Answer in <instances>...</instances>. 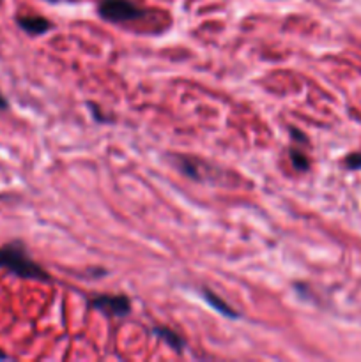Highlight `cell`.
Here are the masks:
<instances>
[{"mask_svg":"<svg viewBox=\"0 0 361 362\" xmlns=\"http://www.w3.org/2000/svg\"><path fill=\"white\" fill-rule=\"evenodd\" d=\"M0 267L7 269L14 276L35 281H48L50 276L28 257L27 250L20 243H11L0 247Z\"/></svg>","mask_w":361,"mask_h":362,"instance_id":"cell-1","label":"cell"},{"mask_svg":"<svg viewBox=\"0 0 361 362\" xmlns=\"http://www.w3.org/2000/svg\"><path fill=\"white\" fill-rule=\"evenodd\" d=\"M99 16L110 23H126V21L138 20L145 14L142 7L131 0H101L98 6Z\"/></svg>","mask_w":361,"mask_h":362,"instance_id":"cell-2","label":"cell"},{"mask_svg":"<svg viewBox=\"0 0 361 362\" xmlns=\"http://www.w3.org/2000/svg\"><path fill=\"white\" fill-rule=\"evenodd\" d=\"M91 306L112 318H124L131 313V300L126 296H98L91 300Z\"/></svg>","mask_w":361,"mask_h":362,"instance_id":"cell-3","label":"cell"},{"mask_svg":"<svg viewBox=\"0 0 361 362\" xmlns=\"http://www.w3.org/2000/svg\"><path fill=\"white\" fill-rule=\"evenodd\" d=\"M16 21L21 30H25L30 35H42L52 30L50 20H46L42 16H20Z\"/></svg>","mask_w":361,"mask_h":362,"instance_id":"cell-4","label":"cell"},{"mask_svg":"<svg viewBox=\"0 0 361 362\" xmlns=\"http://www.w3.org/2000/svg\"><path fill=\"white\" fill-rule=\"evenodd\" d=\"M202 297H204V300L212 308V310L218 311V313L223 315V317L232 318V320L239 318V313H237V311H234L232 308L225 303V300L219 299V297L216 296V293H212L211 290H204V292H202Z\"/></svg>","mask_w":361,"mask_h":362,"instance_id":"cell-5","label":"cell"},{"mask_svg":"<svg viewBox=\"0 0 361 362\" xmlns=\"http://www.w3.org/2000/svg\"><path fill=\"white\" fill-rule=\"evenodd\" d=\"M152 332H154L159 339H163V341H165L170 349L177 350V352H183L184 350V339L180 338L177 332L170 331V329H166V327H156Z\"/></svg>","mask_w":361,"mask_h":362,"instance_id":"cell-6","label":"cell"},{"mask_svg":"<svg viewBox=\"0 0 361 362\" xmlns=\"http://www.w3.org/2000/svg\"><path fill=\"white\" fill-rule=\"evenodd\" d=\"M290 163H292V168L296 170V172H306V170L310 168L308 158L303 152L297 151V148H292V151H290Z\"/></svg>","mask_w":361,"mask_h":362,"instance_id":"cell-7","label":"cell"},{"mask_svg":"<svg viewBox=\"0 0 361 362\" xmlns=\"http://www.w3.org/2000/svg\"><path fill=\"white\" fill-rule=\"evenodd\" d=\"M345 168L347 170H361V151L347 156V158H345Z\"/></svg>","mask_w":361,"mask_h":362,"instance_id":"cell-8","label":"cell"},{"mask_svg":"<svg viewBox=\"0 0 361 362\" xmlns=\"http://www.w3.org/2000/svg\"><path fill=\"white\" fill-rule=\"evenodd\" d=\"M7 106H9V105H7V99L4 98L2 94H0V110H6Z\"/></svg>","mask_w":361,"mask_h":362,"instance_id":"cell-9","label":"cell"},{"mask_svg":"<svg viewBox=\"0 0 361 362\" xmlns=\"http://www.w3.org/2000/svg\"><path fill=\"white\" fill-rule=\"evenodd\" d=\"M4 359H7V356H6V354L0 352V361H4Z\"/></svg>","mask_w":361,"mask_h":362,"instance_id":"cell-10","label":"cell"},{"mask_svg":"<svg viewBox=\"0 0 361 362\" xmlns=\"http://www.w3.org/2000/svg\"><path fill=\"white\" fill-rule=\"evenodd\" d=\"M48 2H59V0H48Z\"/></svg>","mask_w":361,"mask_h":362,"instance_id":"cell-11","label":"cell"}]
</instances>
